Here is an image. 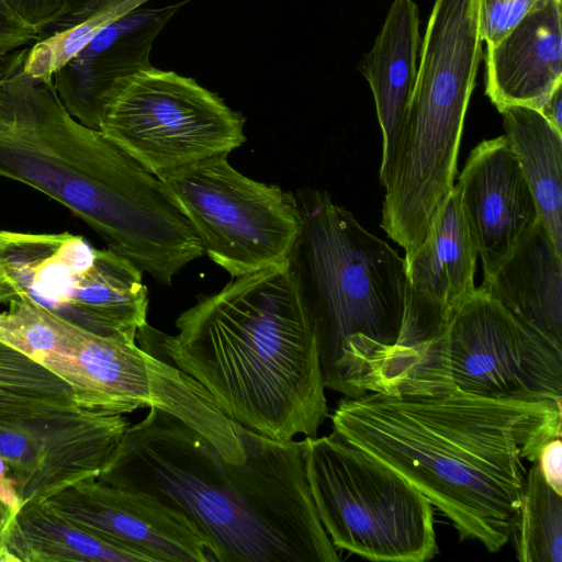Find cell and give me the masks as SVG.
I'll return each instance as SVG.
<instances>
[{"label":"cell","instance_id":"1","mask_svg":"<svg viewBox=\"0 0 562 562\" xmlns=\"http://www.w3.org/2000/svg\"><path fill=\"white\" fill-rule=\"evenodd\" d=\"M562 402L495 400L452 385L340 400L333 432L380 460L453 524L499 551L516 528L526 470L561 437Z\"/></svg>","mask_w":562,"mask_h":562},{"label":"cell","instance_id":"2","mask_svg":"<svg viewBox=\"0 0 562 562\" xmlns=\"http://www.w3.org/2000/svg\"><path fill=\"white\" fill-rule=\"evenodd\" d=\"M232 463L194 428L149 408L125 430L99 481L148 494L190 519L213 562H338L307 484L303 440L249 429Z\"/></svg>","mask_w":562,"mask_h":562},{"label":"cell","instance_id":"3","mask_svg":"<svg viewBox=\"0 0 562 562\" xmlns=\"http://www.w3.org/2000/svg\"><path fill=\"white\" fill-rule=\"evenodd\" d=\"M24 47L0 57V177L56 200L158 283L204 255L158 178L65 109L53 81L23 70Z\"/></svg>","mask_w":562,"mask_h":562},{"label":"cell","instance_id":"4","mask_svg":"<svg viewBox=\"0 0 562 562\" xmlns=\"http://www.w3.org/2000/svg\"><path fill=\"white\" fill-rule=\"evenodd\" d=\"M136 336L201 383L225 415L274 440L317 436L328 417L318 345L289 261L236 277Z\"/></svg>","mask_w":562,"mask_h":562},{"label":"cell","instance_id":"5","mask_svg":"<svg viewBox=\"0 0 562 562\" xmlns=\"http://www.w3.org/2000/svg\"><path fill=\"white\" fill-rule=\"evenodd\" d=\"M301 229L288 261L316 336L325 387L347 397L400 393L405 261L328 192H294Z\"/></svg>","mask_w":562,"mask_h":562},{"label":"cell","instance_id":"6","mask_svg":"<svg viewBox=\"0 0 562 562\" xmlns=\"http://www.w3.org/2000/svg\"><path fill=\"white\" fill-rule=\"evenodd\" d=\"M303 457L316 512L337 550L390 562L438 554L432 505L400 473L334 432L305 437Z\"/></svg>","mask_w":562,"mask_h":562},{"label":"cell","instance_id":"7","mask_svg":"<svg viewBox=\"0 0 562 562\" xmlns=\"http://www.w3.org/2000/svg\"><path fill=\"white\" fill-rule=\"evenodd\" d=\"M26 302L95 335L136 342L147 324L143 271L64 233L0 231V303Z\"/></svg>","mask_w":562,"mask_h":562},{"label":"cell","instance_id":"8","mask_svg":"<svg viewBox=\"0 0 562 562\" xmlns=\"http://www.w3.org/2000/svg\"><path fill=\"white\" fill-rule=\"evenodd\" d=\"M156 177L204 254L234 278L288 261L301 229L294 193L244 176L226 155Z\"/></svg>","mask_w":562,"mask_h":562},{"label":"cell","instance_id":"9","mask_svg":"<svg viewBox=\"0 0 562 562\" xmlns=\"http://www.w3.org/2000/svg\"><path fill=\"white\" fill-rule=\"evenodd\" d=\"M245 117L193 78L149 67L105 106L99 130L153 175L228 155Z\"/></svg>","mask_w":562,"mask_h":562},{"label":"cell","instance_id":"10","mask_svg":"<svg viewBox=\"0 0 562 562\" xmlns=\"http://www.w3.org/2000/svg\"><path fill=\"white\" fill-rule=\"evenodd\" d=\"M428 385L495 400L562 402V346L519 322L480 286L437 339Z\"/></svg>","mask_w":562,"mask_h":562},{"label":"cell","instance_id":"11","mask_svg":"<svg viewBox=\"0 0 562 562\" xmlns=\"http://www.w3.org/2000/svg\"><path fill=\"white\" fill-rule=\"evenodd\" d=\"M128 426L121 414L85 408L22 425L0 424V457L21 507L98 477Z\"/></svg>","mask_w":562,"mask_h":562},{"label":"cell","instance_id":"12","mask_svg":"<svg viewBox=\"0 0 562 562\" xmlns=\"http://www.w3.org/2000/svg\"><path fill=\"white\" fill-rule=\"evenodd\" d=\"M476 259L453 186L422 245L404 258L402 345L412 364V380L424 374L449 319L474 293Z\"/></svg>","mask_w":562,"mask_h":562},{"label":"cell","instance_id":"13","mask_svg":"<svg viewBox=\"0 0 562 562\" xmlns=\"http://www.w3.org/2000/svg\"><path fill=\"white\" fill-rule=\"evenodd\" d=\"M92 535L142 555L146 562H213L194 524L157 498L95 479L42 502Z\"/></svg>","mask_w":562,"mask_h":562},{"label":"cell","instance_id":"14","mask_svg":"<svg viewBox=\"0 0 562 562\" xmlns=\"http://www.w3.org/2000/svg\"><path fill=\"white\" fill-rule=\"evenodd\" d=\"M454 189L486 280L539 220L531 191L504 135L485 139L471 150Z\"/></svg>","mask_w":562,"mask_h":562},{"label":"cell","instance_id":"15","mask_svg":"<svg viewBox=\"0 0 562 562\" xmlns=\"http://www.w3.org/2000/svg\"><path fill=\"white\" fill-rule=\"evenodd\" d=\"M178 7L127 11L54 74V88L70 115L99 130L108 103L135 75L151 67L153 43Z\"/></svg>","mask_w":562,"mask_h":562},{"label":"cell","instance_id":"16","mask_svg":"<svg viewBox=\"0 0 562 562\" xmlns=\"http://www.w3.org/2000/svg\"><path fill=\"white\" fill-rule=\"evenodd\" d=\"M561 0H538L486 50L485 93L498 112L510 105L539 110L562 83Z\"/></svg>","mask_w":562,"mask_h":562},{"label":"cell","instance_id":"17","mask_svg":"<svg viewBox=\"0 0 562 562\" xmlns=\"http://www.w3.org/2000/svg\"><path fill=\"white\" fill-rule=\"evenodd\" d=\"M481 288L519 322L562 346V254L540 220Z\"/></svg>","mask_w":562,"mask_h":562},{"label":"cell","instance_id":"18","mask_svg":"<svg viewBox=\"0 0 562 562\" xmlns=\"http://www.w3.org/2000/svg\"><path fill=\"white\" fill-rule=\"evenodd\" d=\"M419 10L413 0H394L359 69L368 80L382 132L384 167L392 155L415 88L420 49Z\"/></svg>","mask_w":562,"mask_h":562},{"label":"cell","instance_id":"19","mask_svg":"<svg viewBox=\"0 0 562 562\" xmlns=\"http://www.w3.org/2000/svg\"><path fill=\"white\" fill-rule=\"evenodd\" d=\"M146 562L136 552L105 541L47 509L27 503L10 520L0 562Z\"/></svg>","mask_w":562,"mask_h":562},{"label":"cell","instance_id":"20","mask_svg":"<svg viewBox=\"0 0 562 562\" xmlns=\"http://www.w3.org/2000/svg\"><path fill=\"white\" fill-rule=\"evenodd\" d=\"M499 113L504 136L531 191L539 220L562 254V133L532 108L510 105Z\"/></svg>","mask_w":562,"mask_h":562},{"label":"cell","instance_id":"21","mask_svg":"<svg viewBox=\"0 0 562 562\" xmlns=\"http://www.w3.org/2000/svg\"><path fill=\"white\" fill-rule=\"evenodd\" d=\"M78 408L65 380L0 340V424L22 425Z\"/></svg>","mask_w":562,"mask_h":562},{"label":"cell","instance_id":"22","mask_svg":"<svg viewBox=\"0 0 562 562\" xmlns=\"http://www.w3.org/2000/svg\"><path fill=\"white\" fill-rule=\"evenodd\" d=\"M122 0H0V57L72 27Z\"/></svg>","mask_w":562,"mask_h":562},{"label":"cell","instance_id":"23","mask_svg":"<svg viewBox=\"0 0 562 562\" xmlns=\"http://www.w3.org/2000/svg\"><path fill=\"white\" fill-rule=\"evenodd\" d=\"M510 539L520 562L562 561V494L546 482L537 463L526 473Z\"/></svg>","mask_w":562,"mask_h":562},{"label":"cell","instance_id":"24","mask_svg":"<svg viewBox=\"0 0 562 562\" xmlns=\"http://www.w3.org/2000/svg\"><path fill=\"white\" fill-rule=\"evenodd\" d=\"M133 9L136 8L132 0H122L72 27L25 46L24 72L38 81H53L54 74L82 50L104 25Z\"/></svg>","mask_w":562,"mask_h":562},{"label":"cell","instance_id":"25","mask_svg":"<svg viewBox=\"0 0 562 562\" xmlns=\"http://www.w3.org/2000/svg\"><path fill=\"white\" fill-rule=\"evenodd\" d=\"M538 0H480V33L486 47L496 45Z\"/></svg>","mask_w":562,"mask_h":562},{"label":"cell","instance_id":"26","mask_svg":"<svg viewBox=\"0 0 562 562\" xmlns=\"http://www.w3.org/2000/svg\"><path fill=\"white\" fill-rule=\"evenodd\" d=\"M540 472L546 482L562 494V442L561 437L546 442L538 456L537 461Z\"/></svg>","mask_w":562,"mask_h":562},{"label":"cell","instance_id":"27","mask_svg":"<svg viewBox=\"0 0 562 562\" xmlns=\"http://www.w3.org/2000/svg\"><path fill=\"white\" fill-rule=\"evenodd\" d=\"M538 111L557 131L562 133V83L554 88Z\"/></svg>","mask_w":562,"mask_h":562},{"label":"cell","instance_id":"28","mask_svg":"<svg viewBox=\"0 0 562 562\" xmlns=\"http://www.w3.org/2000/svg\"><path fill=\"white\" fill-rule=\"evenodd\" d=\"M0 503L13 515L21 509V501L14 481L8 475L0 480Z\"/></svg>","mask_w":562,"mask_h":562},{"label":"cell","instance_id":"29","mask_svg":"<svg viewBox=\"0 0 562 562\" xmlns=\"http://www.w3.org/2000/svg\"><path fill=\"white\" fill-rule=\"evenodd\" d=\"M10 509L0 503V546L2 543L4 531L10 522V520L14 517Z\"/></svg>","mask_w":562,"mask_h":562},{"label":"cell","instance_id":"30","mask_svg":"<svg viewBox=\"0 0 562 562\" xmlns=\"http://www.w3.org/2000/svg\"><path fill=\"white\" fill-rule=\"evenodd\" d=\"M9 468L7 462L0 457V480L8 476Z\"/></svg>","mask_w":562,"mask_h":562}]
</instances>
